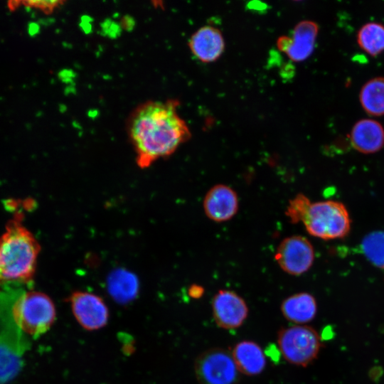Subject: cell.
Here are the masks:
<instances>
[{"mask_svg": "<svg viewBox=\"0 0 384 384\" xmlns=\"http://www.w3.org/2000/svg\"><path fill=\"white\" fill-rule=\"evenodd\" d=\"M239 207L236 192L225 184H216L206 193L203 208L206 215L211 220L222 223L232 219Z\"/></svg>", "mask_w": 384, "mask_h": 384, "instance_id": "8fae6325", "label": "cell"}, {"mask_svg": "<svg viewBox=\"0 0 384 384\" xmlns=\"http://www.w3.org/2000/svg\"><path fill=\"white\" fill-rule=\"evenodd\" d=\"M72 312L78 323L85 330L94 331L104 327L109 320V310L99 296L75 291L68 298Z\"/></svg>", "mask_w": 384, "mask_h": 384, "instance_id": "ba28073f", "label": "cell"}, {"mask_svg": "<svg viewBox=\"0 0 384 384\" xmlns=\"http://www.w3.org/2000/svg\"><path fill=\"white\" fill-rule=\"evenodd\" d=\"M274 259L286 273L298 276L307 272L314 260V251L310 241L301 235L285 238L279 244Z\"/></svg>", "mask_w": 384, "mask_h": 384, "instance_id": "52a82bcc", "label": "cell"}, {"mask_svg": "<svg viewBox=\"0 0 384 384\" xmlns=\"http://www.w3.org/2000/svg\"><path fill=\"white\" fill-rule=\"evenodd\" d=\"M40 246L18 220H11L0 237V286L27 283L35 274Z\"/></svg>", "mask_w": 384, "mask_h": 384, "instance_id": "7a4b0ae2", "label": "cell"}, {"mask_svg": "<svg viewBox=\"0 0 384 384\" xmlns=\"http://www.w3.org/2000/svg\"><path fill=\"white\" fill-rule=\"evenodd\" d=\"M279 352L289 363L306 367L318 356L321 347L319 334L306 325L281 329L277 334Z\"/></svg>", "mask_w": 384, "mask_h": 384, "instance_id": "5b68a950", "label": "cell"}, {"mask_svg": "<svg viewBox=\"0 0 384 384\" xmlns=\"http://www.w3.org/2000/svg\"><path fill=\"white\" fill-rule=\"evenodd\" d=\"M359 47L371 56H376L384 51V25L369 22L359 29L357 34Z\"/></svg>", "mask_w": 384, "mask_h": 384, "instance_id": "ac0fdd59", "label": "cell"}, {"mask_svg": "<svg viewBox=\"0 0 384 384\" xmlns=\"http://www.w3.org/2000/svg\"><path fill=\"white\" fill-rule=\"evenodd\" d=\"M319 32L316 23L311 21L299 22L292 37L282 36L277 42L278 48L294 62H301L312 53Z\"/></svg>", "mask_w": 384, "mask_h": 384, "instance_id": "30bf717a", "label": "cell"}, {"mask_svg": "<svg viewBox=\"0 0 384 384\" xmlns=\"http://www.w3.org/2000/svg\"><path fill=\"white\" fill-rule=\"evenodd\" d=\"M188 46L192 53L203 63L216 60L223 53L224 39L216 28L206 26L199 28L191 37Z\"/></svg>", "mask_w": 384, "mask_h": 384, "instance_id": "7c38bea8", "label": "cell"}, {"mask_svg": "<svg viewBox=\"0 0 384 384\" xmlns=\"http://www.w3.org/2000/svg\"><path fill=\"white\" fill-rule=\"evenodd\" d=\"M21 365L20 351L0 338V384L11 381L18 373Z\"/></svg>", "mask_w": 384, "mask_h": 384, "instance_id": "d6986e66", "label": "cell"}, {"mask_svg": "<svg viewBox=\"0 0 384 384\" xmlns=\"http://www.w3.org/2000/svg\"><path fill=\"white\" fill-rule=\"evenodd\" d=\"M231 354L240 373L260 374L266 366V357L261 347L252 341H241L233 348Z\"/></svg>", "mask_w": 384, "mask_h": 384, "instance_id": "5bb4252c", "label": "cell"}, {"mask_svg": "<svg viewBox=\"0 0 384 384\" xmlns=\"http://www.w3.org/2000/svg\"><path fill=\"white\" fill-rule=\"evenodd\" d=\"M20 2V1H19ZM28 8H32L41 11L46 14H50L57 9L65 4L64 1H23L20 4Z\"/></svg>", "mask_w": 384, "mask_h": 384, "instance_id": "7402d4cb", "label": "cell"}, {"mask_svg": "<svg viewBox=\"0 0 384 384\" xmlns=\"http://www.w3.org/2000/svg\"><path fill=\"white\" fill-rule=\"evenodd\" d=\"M363 252L375 266L384 267V231L367 235L361 243Z\"/></svg>", "mask_w": 384, "mask_h": 384, "instance_id": "ffe728a7", "label": "cell"}, {"mask_svg": "<svg viewBox=\"0 0 384 384\" xmlns=\"http://www.w3.org/2000/svg\"><path fill=\"white\" fill-rule=\"evenodd\" d=\"M350 141L352 146L361 153H375L384 146V128L372 119L358 120L352 127Z\"/></svg>", "mask_w": 384, "mask_h": 384, "instance_id": "4fadbf2b", "label": "cell"}, {"mask_svg": "<svg viewBox=\"0 0 384 384\" xmlns=\"http://www.w3.org/2000/svg\"><path fill=\"white\" fill-rule=\"evenodd\" d=\"M174 100H149L137 107L128 119L127 132L142 169L171 155L191 137Z\"/></svg>", "mask_w": 384, "mask_h": 384, "instance_id": "6da1fadb", "label": "cell"}, {"mask_svg": "<svg viewBox=\"0 0 384 384\" xmlns=\"http://www.w3.org/2000/svg\"><path fill=\"white\" fill-rule=\"evenodd\" d=\"M212 312L218 326L235 329L246 320L248 306L242 297L232 290L220 289L212 300Z\"/></svg>", "mask_w": 384, "mask_h": 384, "instance_id": "9c48e42d", "label": "cell"}, {"mask_svg": "<svg viewBox=\"0 0 384 384\" xmlns=\"http://www.w3.org/2000/svg\"><path fill=\"white\" fill-rule=\"evenodd\" d=\"M280 309L287 320L297 325H302L314 319L317 305L316 299L311 294L299 292L284 299Z\"/></svg>", "mask_w": 384, "mask_h": 384, "instance_id": "9a60e30c", "label": "cell"}, {"mask_svg": "<svg viewBox=\"0 0 384 384\" xmlns=\"http://www.w3.org/2000/svg\"><path fill=\"white\" fill-rule=\"evenodd\" d=\"M188 293L190 297L198 299L201 297L204 292V289L200 285H192L189 289Z\"/></svg>", "mask_w": 384, "mask_h": 384, "instance_id": "603a6c76", "label": "cell"}, {"mask_svg": "<svg viewBox=\"0 0 384 384\" xmlns=\"http://www.w3.org/2000/svg\"><path fill=\"white\" fill-rule=\"evenodd\" d=\"M359 99L363 109L369 115H384V77L367 81L361 87Z\"/></svg>", "mask_w": 384, "mask_h": 384, "instance_id": "e0dca14e", "label": "cell"}, {"mask_svg": "<svg viewBox=\"0 0 384 384\" xmlns=\"http://www.w3.org/2000/svg\"><path fill=\"white\" fill-rule=\"evenodd\" d=\"M302 222L310 235L323 240L342 238L351 229V219L346 206L335 201L311 202Z\"/></svg>", "mask_w": 384, "mask_h": 384, "instance_id": "3957f363", "label": "cell"}, {"mask_svg": "<svg viewBox=\"0 0 384 384\" xmlns=\"http://www.w3.org/2000/svg\"><path fill=\"white\" fill-rule=\"evenodd\" d=\"M55 315L52 299L40 292L23 294L11 308V316L16 326L33 337L46 333L54 323Z\"/></svg>", "mask_w": 384, "mask_h": 384, "instance_id": "277c9868", "label": "cell"}, {"mask_svg": "<svg viewBox=\"0 0 384 384\" xmlns=\"http://www.w3.org/2000/svg\"><path fill=\"white\" fill-rule=\"evenodd\" d=\"M107 285L110 295L121 304L132 301L139 289L137 278L133 274L122 270H116L110 274Z\"/></svg>", "mask_w": 384, "mask_h": 384, "instance_id": "2e32d148", "label": "cell"}, {"mask_svg": "<svg viewBox=\"0 0 384 384\" xmlns=\"http://www.w3.org/2000/svg\"><path fill=\"white\" fill-rule=\"evenodd\" d=\"M310 203V200L305 195L298 193L289 201L286 210V216L292 223L302 222V217Z\"/></svg>", "mask_w": 384, "mask_h": 384, "instance_id": "44dd1931", "label": "cell"}, {"mask_svg": "<svg viewBox=\"0 0 384 384\" xmlns=\"http://www.w3.org/2000/svg\"><path fill=\"white\" fill-rule=\"evenodd\" d=\"M194 371L200 384H238L240 371L231 352L222 348H212L199 354Z\"/></svg>", "mask_w": 384, "mask_h": 384, "instance_id": "8992f818", "label": "cell"}]
</instances>
